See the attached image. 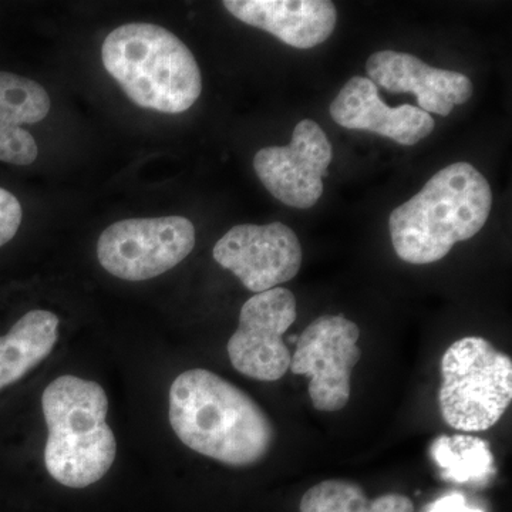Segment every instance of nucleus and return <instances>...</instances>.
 <instances>
[{"label": "nucleus", "instance_id": "obj_1", "mask_svg": "<svg viewBox=\"0 0 512 512\" xmlns=\"http://www.w3.org/2000/svg\"><path fill=\"white\" fill-rule=\"evenodd\" d=\"M170 423L185 446L231 467L254 466L275 441L259 404L210 370H187L174 380Z\"/></svg>", "mask_w": 512, "mask_h": 512}, {"label": "nucleus", "instance_id": "obj_2", "mask_svg": "<svg viewBox=\"0 0 512 512\" xmlns=\"http://www.w3.org/2000/svg\"><path fill=\"white\" fill-rule=\"evenodd\" d=\"M491 207L493 191L474 165H447L390 214L394 251L407 264L440 261L457 242L476 237Z\"/></svg>", "mask_w": 512, "mask_h": 512}, {"label": "nucleus", "instance_id": "obj_3", "mask_svg": "<svg viewBox=\"0 0 512 512\" xmlns=\"http://www.w3.org/2000/svg\"><path fill=\"white\" fill-rule=\"evenodd\" d=\"M104 67L143 109L180 114L201 96L200 67L170 30L150 23L114 29L101 47Z\"/></svg>", "mask_w": 512, "mask_h": 512}, {"label": "nucleus", "instance_id": "obj_4", "mask_svg": "<svg viewBox=\"0 0 512 512\" xmlns=\"http://www.w3.org/2000/svg\"><path fill=\"white\" fill-rule=\"evenodd\" d=\"M47 430L45 464L57 483L86 488L109 473L117 443L107 424L103 387L76 376H60L42 396Z\"/></svg>", "mask_w": 512, "mask_h": 512}, {"label": "nucleus", "instance_id": "obj_5", "mask_svg": "<svg viewBox=\"0 0 512 512\" xmlns=\"http://www.w3.org/2000/svg\"><path fill=\"white\" fill-rule=\"evenodd\" d=\"M439 402L448 426L461 431L494 427L512 400V360L478 336L454 342L441 359Z\"/></svg>", "mask_w": 512, "mask_h": 512}, {"label": "nucleus", "instance_id": "obj_6", "mask_svg": "<svg viewBox=\"0 0 512 512\" xmlns=\"http://www.w3.org/2000/svg\"><path fill=\"white\" fill-rule=\"evenodd\" d=\"M195 247V228L183 217L138 218L110 225L97 242V258L124 281H147L173 269Z\"/></svg>", "mask_w": 512, "mask_h": 512}, {"label": "nucleus", "instance_id": "obj_7", "mask_svg": "<svg viewBox=\"0 0 512 512\" xmlns=\"http://www.w3.org/2000/svg\"><path fill=\"white\" fill-rule=\"evenodd\" d=\"M360 329L340 315L313 320L296 340L293 375L309 377V396L319 412H339L350 399V377L362 350Z\"/></svg>", "mask_w": 512, "mask_h": 512}, {"label": "nucleus", "instance_id": "obj_8", "mask_svg": "<svg viewBox=\"0 0 512 512\" xmlns=\"http://www.w3.org/2000/svg\"><path fill=\"white\" fill-rule=\"evenodd\" d=\"M296 299L289 289L255 293L242 306L237 332L228 342L231 365L259 382H276L291 369L284 335L296 320Z\"/></svg>", "mask_w": 512, "mask_h": 512}, {"label": "nucleus", "instance_id": "obj_9", "mask_svg": "<svg viewBox=\"0 0 512 512\" xmlns=\"http://www.w3.org/2000/svg\"><path fill=\"white\" fill-rule=\"evenodd\" d=\"M212 255L255 293L291 281L302 265L301 242L282 222L235 225L215 244Z\"/></svg>", "mask_w": 512, "mask_h": 512}, {"label": "nucleus", "instance_id": "obj_10", "mask_svg": "<svg viewBox=\"0 0 512 512\" xmlns=\"http://www.w3.org/2000/svg\"><path fill=\"white\" fill-rule=\"evenodd\" d=\"M333 150L318 123L302 120L285 147H266L255 154L254 168L272 195L298 210H308L323 194V177L328 175Z\"/></svg>", "mask_w": 512, "mask_h": 512}, {"label": "nucleus", "instance_id": "obj_11", "mask_svg": "<svg viewBox=\"0 0 512 512\" xmlns=\"http://www.w3.org/2000/svg\"><path fill=\"white\" fill-rule=\"evenodd\" d=\"M369 80L389 93H413L419 109L450 116L454 107L473 96V83L466 74L436 69L409 53H373L366 63Z\"/></svg>", "mask_w": 512, "mask_h": 512}, {"label": "nucleus", "instance_id": "obj_12", "mask_svg": "<svg viewBox=\"0 0 512 512\" xmlns=\"http://www.w3.org/2000/svg\"><path fill=\"white\" fill-rule=\"evenodd\" d=\"M330 116L348 130L370 131L400 146H414L436 126L429 113L412 104L386 106L376 84L362 76L352 77L343 86L330 104Z\"/></svg>", "mask_w": 512, "mask_h": 512}, {"label": "nucleus", "instance_id": "obj_13", "mask_svg": "<svg viewBox=\"0 0 512 512\" xmlns=\"http://www.w3.org/2000/svg\"><path fill=\"white\" fill-rule=\"evenodd\" d=\"M222 5L234 18L296 49L322 45L338 22L329 0H225Z\"/></svg>", "mask_w": 512, "mask_h": 512}, {"label": "nucleus", "instance_id": "obj_14", "mask_svg": "<svg viewBox=\"0 0 512 512\" xmlns=\"http://www.w3.org/2000/svg\"><path fill=\"white\" fill-rule=\"evenodd\" d=\"M60 320L49 311H30L0 336V390L23 379L52 353Z\"/></svg>", "mask_w": 512, "mask_h": 512}, {"label": "nucleus", "instance_id": "obj_15", "mask_svg": "<svg viewBox=\"0 0 512 512\" xmlns=\"http://www.w3.org/2000/svg\"><path fill=\"white\" fill-rule=\"evenodd\" d=\"M430 456L451 483L484 484L495 474L493 451L478 437L440 436L431 444Z\"/></svg>", "mask_w": 512, "mask_h": 512}, {"label": "nucleus", "instance_id": "obj_16", "mask_svg": "<svg viewBox=\"0 0 512 512\" xmlns=\"http://www.w3.org/2000/svg\"><path fill=\"white\" fill-rule=\"evenodd\" d=\"M301 512H414V504L402 494H384L370 500L359 484L326 480L306 491Z\"/></svg>", "mask_w": 512, "mask_h": 512}, {"label": "nucleus", "instance_id": "obj_17", "mask_svg": "<svg viewBox=\"0 0 512 512\" xmlns=\"http://www.w3.org/2000/svg\"><path fill=\"white\" fill-rule=\"evenodd\" d=\"M49 111L45 87L19 74L0 72V123L35 124L45 120Z\"/></svg>", "mask_w": 512, "mask_h": 512}, {"label": "nucleus", "instance_id": "obj_18", "mask_svg": "<svg viewBox=\"0 0 512 512\" xmlns=\"http://www.w3.org/2000/svg\"><path fill=\"white\" fill-rule=\"evenodd\" d=\"M39 154L36 140L25 128L0 123V161L13 165L35 163Z\"/></svg>", "mask_w": 512, "mask_h": 512}, {"label": "nucleus", "instance_id": "obj_19", "mask_svg": "<svg viewBox=\"0 0 512 512\" xmlns=\"http://www.w3.org/2000/svg\"><path fill=\"white\" fill-rule=\"evenodd\" d=\"M22 217V205L18 198L5 188H0V247L15 237Z\"/></svg>", "mask_w": 512, "mask_h": 512}, {"label": "nucleus", "instance_id": "obj_20", "mask_svg": "<svg viewBox=\"0 0 512 512\" xmlns=\"http://www.w3.org/2000/svg\"><path fill=\"white\" fill-rule=\"evenodd\" d=\"M423 512H485L483 508L473 507L467 503L466 495L450 493L437 498L436 501L426 505Z\"/></svg>", "mask_w": 512, "mask_h": 512}]
</instances>
